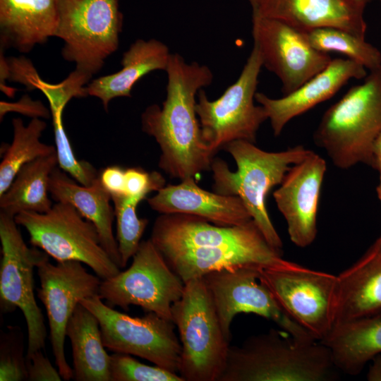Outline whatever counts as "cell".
<instances>
[{
	"label": "cell",
	"mask_w": 381,
	"mask_h": 381,
	"mask_svg": "<svg viewBox=\"0 0 381 381\" xmlns=\"http://www.w3.org/2000/svg\"><path fill=\"white\" fill-rule=\"evenodd\" d=\"M167 95L162 107L148 106L141 116L143 131L158 143L159 167L172 178H195L210 170L214 152L203 141L195 112V95L212 83L213 73L205 65L187 63L171 54L165 71Z\"/></svg>",
	"instance_id": "1"
},
{
	"label": "cell",
	"mask_w": 381,
	"mask_h": 381,
	"mask_svg": "<svg viewBox=\"0 0 381 381\" xmlns=\"http://www.w3.org/2000/svg\"><path fill=\"white\" fill-rule=\"evenodd\" d=\"M337 373L320 341L288 338L272 329L230 346L219 381H328Z\"/></svg>",
	"instance_id": "2"
},
{
	"label": "cell",
	"mask_w": 381,
	"mask_h": 381,
	"mask_svg": "<svg viewBox=\"0 0 381 381\" xmlns=\"http://www.w3.org/2000/svg\"><path fill=\"white\" fill-rule=\"evenodd\" d=\"M224 148L234 159L237 170L232 171L225 161L214 158L210 168L214 192L240 198L269 243L282 253L283 243L268 214L266 198L272 188L280 185L290 167L311 150L297 145L267 152L243 140L232 141Z\"/></svg>",
	"instance_id": "3"
},
{
	"label": "cell",
	"mask_w": 381,
	"mask_h": 381,
	"mask_svg": "<svg viewBox=\"0 0 381 381\" xmlns=\"http://www.w3.org/2000/svg\"><path fill=\"white\" fill-rule=\"evenodd\" d=\"M380 131L381 66L326 110L313 140L339 169L359 163L375 169L373 144Z\"/></svg>",
	"instance_id": "4"
},
{
	"label": "cell",
	"mask_w": 381,
	"mask_h": 381,
	"mask_svg": "<svg viewBox=\"0 0 381 381\" xmlns=\"http://www.w3.org/2000/svg\"><path fill=\"white\" fill-rule=\"evenodd\" d=\"M181 352L179 375L184 381H219L230 346L202 277L184 283L180 299L171 306Z\"/></svg>",
	"instance_id": "5"
},
{
	"label": "cell",
	"mask_w": 381,
	"mask_h": 381,
	"mask_svg": "<svg viewBox=\"0 0 381 381\" xmlns=\"http://www.w3.org/2000/svg\"><path fill=\"white\" fill-rule=\"evenodd\" d=\"M15 220L26 229L32 246L57 262H81L102 279L120 272L102 247L95 226L69 203L56 202L44 213L21 212Z\"/></svg>",
	"instance_id": "6"
},
{
	"label": "cell",
	"mask_w": 381,
	"mask_h": 381,
	"mask_svg": "<svg viewBox=\"0 0 381 381\" xmlns=\"http://www.w3.org/2000/svg\"><path fill=\"white\" fill-rule=\"evenodd\" d=\"M55 37L64 42L61 54L75 69L90 75L119 47L123 15L119 0H56Z\"/></svg>",
	"instance_id": "7"
},
{
	"label": "cell",
	"mask_w": 381,
	"mask_h": 381,
	"mask_svg": "<svg viewBox=\"0 0 381 381\" xmlns=\"http://www.w3.org/2000/svg\"><path fill=\"white\" fill-rule=\"evenodd\" d=\"M262 67L253 46L239 77L219 98L210 100L204 90L198 91L195 112L202 138L214 153L234 140L255 143L259 128L267 120L263 107L254 103Z\"/></svg>",
	"instance_id": "8"
},
{
	"label": "cell",
	"mask_w": 381,
	"mask_h": 381,
	"mask_svg": "<svg viewBox=\"0 0 381 381\" xmlns=\"http://www.w3.org/2000/svg\"><path fill=\"white\" fill-rule=\"evenodd\" d=\"M15 217L0 211V309L8 313L19 308L28 330L26 358L44 350L47 329L41 308L35 296L34 270L49 260L43 250L25 243Z\"/></svg>",
	"instance_id": "9"
},
{
	"label": "cell",
	"mask_w": 381,
	"mask_h": 381,
	"mask_svg": "<svg viewBox=\"0 0 381 381\" xmlns=\"http://www.w3.org/2000/svg\"><path fill=\"white\" fill-rule=\"evenodd\" d=\"M183 289V280L149 238L140 242L127 270L102 279L98 296L111 307L137 306L171 321V306Z\"/></svg>",
	"instance_id": "10"
},
{
	"label": "cell",
	"mask_w": 381,
	"mask_h": 381,
	"mask_svg": "<svg viewBox=\"0 0 381 381\" xmlns=\"http://www.w3.org/2000/svg\"><path fill=\"white\" fill-rule=\"evenodd\" d=\"M80 303L97 318L106 349L140 357L179 374L181 346L171 320L152 312L130 316L104 303L98 294Z\"/></svg>",
	"instance_id": "11"
},
{
	"label": "cell",
	"mask_w": 381,
	"mask_h": 381,
	"mask_svg": "<svg viewBox=\"0 0 381 381\" xmlns=\"http://www.w3.org/2000/svg\"><path fill=\"white\" fill-rule=\"evenodd\" d=\"M259 280L284 313L321 341L334 325L337 277L302 267L260 269Z\"/></svg>",
	"instance_id": "12"
},
{
	"label": "cell",
	"mask_w": 381,
	"mask_h": 381,
	"mask_svg": "<svg viewBox=\"0 0 381 381\" xmlns=\"http://www.w3.org/2000/svg\"><path fill=\"white\" fill-rule=\"evenodd\" d=\"M260 269L263 268L222 270L202 277L226 339L231 341L234 317L245 313L273 321L294 339L317 341L284 313L269 289L259 280Z\"/></svg>",
	"instance_id": "13"
},
{
	"label": "cell",
	"mask_w": 381,
	"mask_h": 381,
	"mask_svg": "<svg viewBox=\"0 0 381 381\" xmlns=\"http://www.w3.org/2000/svg\"><path fill=\"white\" fill-rule=\"evenodd\" d=\"M83 264L68 260L54 265L47 260L36 268L40 282L37 296L46 310L52 353L64 380L73 377V368L65 355L67 324L83 299L98 294L102 282L97 275L88 272Z\"/></svg>",
	"instance_id": "14"
},
{
	"label": "cell",
	"mask_w": 381,
	"mask_h": 381,
	"mask_svg": "<svg viewBox=\"0 0 381 381\" xmlns=\"http://www.w3.org/2000/svg\"><path fill=\"white\" fill-rule=\"evenodd\" d=\"M252 36L262 67L278 77L284 95L296 90L332 60L328 54L315 49L303 32L278 20L252 16Z\"/></svg>",
	"instance_id": "15"
},
{
	"label": "cell",
	"mask_w": 381,
	"mask_h": 381,
	"mask_svg": "<svg viewBox=\"0 0 381 381\" xmlns=\"http://www.w3.org/2000/svg\"><path fill=\"white\" fill-rule=\"evenodd\" d=\"M326 169L325 159L310 151L290 167L273 193L290 240L298 247L306 248L316 238L318 202Z\"/></svg>",
	"instance_id": "16"
},
{
	"label": "cell",
	"mask_w": 381,
	"mask_h": 381,
	"mask_svg": "<svg viewBox=\"0 0 381 381\" xmlns=\"http://www.w3.org/2000/svg\"><path fill=\"white\" fill-rule=\"evenodd\" d=\"M150 239L160 253L198 247L271 246L253 219L223 226L186 214H161Z\"/></svg>",
	"instance_id": "17"
},
{
	"label": "cell",
	"mask_w": 381,
	"mask_h": 381,
	"mask_svg": "<svg viewBox=\"0 0 381 381\" xmlns=\"http://www.w3.org/2000/svg\"><path fill=\"white\" fill-rule=\"evenodd\" d=\"M252 16L280 20L306 32L334 28L365 38L366 4L359 0H248Z\"/></svg>",
	"instance_id": "18"
},
{
	"label": "cell",
	"mask_w": 381,
	"mask_h": 381,
	"mask_svg": "<svg viewBox=\"0 0 381 381\" xmlns=\"http://www.w3.org/2000/svg\"><path fill=\"white\" fill-rule=\"evenodd\" d=\"M367 74V69L354 61L332 59L325 68L291 93L274 99L257 92L255 99L265 109L273 133L278 136L292 119L329 99L349 80L362 79Z\"/></svg>",
	"instance_id": "19"
},
{
	"label": "cell",
	"mask_w": 381,
	"mask_h": 381,
	"mask_svg": "<svg viewBox=\"0 0 381 381\" xmlns=\"http://www.w3.org/2000/svg\"><path fill=\"white\" fill-rule=\"evenodd\" d=\"M147 203L160 214L193 215L218 226H237L252 219L240 198L204 190L195 178L164 186L147 199Z\"/></svg>",
	"instance_id": "20"
},
{
	"label": "cell",
	"mask_w": 381,
	"mask_h": 381,
	"mask_svg": "<svg viewBox=\"0 0 381 381\" xmlns=\"http://www.w3.org/2000/svg\"><path fill=\"white\" fill-rule=\"evenodd\" d=\"M161 254L184 283L214 271L245 267L278 269L295 264L283 259L282 253L271 246L198 247Z\"/></svg>",
	"instance_id": "21"
},
{
	"label": "cell",
	"mask_w": 381,
	"mask_h": 381,
	"mask_svg": "<svg viewBox=\"0 0 381 381\" xmlns=\"http://www.w3.org/2000/svg\"><path fill=\"white\" fill-rule=\"evenodd\" d=\"M337 277L334 326L381 317V235L358 260Z\"/></svg>",
	"instance_id": "22"
},
{
	"label": "cell",
	"mask_w": 381,
	"mask_h": 381,
	"mask_svg": "<svg viewBox=\"0 0 381 381\" xmlns=\"http://www.w3.org/2000/svg\"><path fill=\"white\" fill-rule=\"evenodd\" d=\"M49 193L56 201L72 205L97 228L101 244L114 263L121 268L118 242L113 232L114 208L111 198L98 177L90 186L76 183L59 167H55L49 181Z\"/></svg>",
	"instance_id": "23"
},
{
	"label": "cell",
	"mask_w": 381,
	"mask_h": 381,
	"mask_svg": "<svg viewBox=\"0 0 381 381\" xmlns=\"http://www.w3.org/2000/svg\"><path fill=\"white\" fill-rule=\"evenodd\" d=\"M58 18L56 0H0L1 49L30 52L55 37Z\"/></svg>",
	"instance_id": "24"
},
{
	"label": "cell",
	"mask_w": 381,
	"mask_h": 381,
	"mask_svg": "<svg viewBox=\"0 0 381 381\" xmlns=\"http://www.w3.org/2000/svg\"><path fill=\"white\" fill-rule=\"evenodd\" d=\"M170 56L168 47L161 41L137 40L123 53L121 69L93 80L86 87L87 95L99 98L107 111L114 98L131 97L132 88L143 76L155 71H166Z\"/></svg>",
	"instance_id": "25"
},
{
	"label": "cell",
	"mask_w": 381,
	"mask_h": 381,
	"mask_svg": "<svg viewBox=\"0 0 381 381\" xmlns=\"http://www.w3.org/2000/svg\"><path fill=\"white\" fill-rule=\"evenodd\" d=\"M320 342L329 349L339 372L358 375L368 361L381 353V317L338 324Z\"/></svg>",
	"instance_id": "26"
},
{
	"label": "cell",
	"mask_w": 381,
	"mask_h": 381,
	"mask_svg": "<svg viewBox=\"0 0 381 381\" xmlns=\"http://www.w3.org/2000/svg\"><path fill=\"white\" fill-rule=\"evenodd\" d=\"M75 381H111L110 355L105 350L99 321L79 303L67 324Z\"/></svg>",
	"instance_id": "27"
},
{
	"label": "cell",
	"mask_w": 381,
	"mask_h": 381,
	"mask_svg": "<svg viewBox=\"0 0 381 381\" xmlns=\"http://www.w3.org/2000/svg\"><path fill=\"white\" fill-rule=\"evenodd\" d=\"M57 164L55 152L24 165L0 195V211L14 217L21 212H47L53 205L48 196L49 178Z\"/></svg>",
	"instance_id": "28"
},
{
	"label": "cell",
	"mask_w": 381,
	"mask_h": 381,
	"mask_svg": "<svg viewBox=\"0 0 381 381\" xmlns=\"http://www.w3.org/2000/svg\"><path fill=\"white\" fill-rule=\"evenodd\" d=\"M13 136L0 164V195L10 186L19 170L26 164L56 152V147L40 141L45 121L32 119L25 126L20 118L12 120Z\"/></svg>",
	"instance_id": "29"
},
{
	"label": "cell",
	"mask_w": 381,
	"mask_h": 381,
	"mask_svg": "<svg viewBox=\"0 0 381 381\" xmlns=\"http://www.w3.org/2000/svg\"><path fill=\"white\" fill-rule=\"evenodd\" d=\"M303 33L310 44L320 52L341 54L369 71L381 66V52L365 38L334 28H321Z\"/></svg>",
	"instance_id": "30"
},
{
	"label": "cell",
	"mask_w": 381,
	"mask_h": 381,
	"mask_svg": "<svg viewBox=\"0 0 381 381\" xmlns=\"http://www.w3.org/2000/svg\"><path fill=\"white\" fill-rule=\"evenodd\" d=\"M111 198L116 220V238L121 257V268H123L137 251L148 220L137 215L136 207L141 199L126 195H112Z\"/></svg>",
	"instance_id": "31"
},
{
	"label": "cell",
	"mask_w": 381,
	"mask_h": 381,
	"mask_svg": "<svg viewBox=\"0 0 381 381\" xmlns=\"http://www.w3.org/2000/svg\"><path fill=\"white\" fill-rule=\"evenodd\" d=\"M65 107L64 104L49 105L58 164L61 169L80 184L90 186L98 177L99 174L91 164L75 157L63 125L62 114Z\"/></svg>",
	"instance_id": "32"
},
{
	"label": "cell",
	"mask_w": 381,
	"mask_h": 381,
	"mask_svg": "<svg viewBox=\"0 0 381 381\" xmlns=\"http://www.w3.org/2000/svg\"><path fill=\"white\" fill-rule=\"evenodd\" d=\"M24 335L18 326H8L0 336V380H28Z\"/></svg>",
	"instance_id": "33"
},
{
	"label": "cell",
	"mask_w": 381,
	"mask_h": 381,
	"mask_svg": "<svg viewBox=\"0 0 381 381\" xmlns=\"http://www.w3.org/2000/svg\"><path fill=\"white\" fill-rule=\"evenodd\" d=\"M109 375L111 381H184L177 373L142 363L122 353L110 355Z\"/></svg>",
	"instance_id": "34"
},
{
	"label": "cell",
	"mask_w": 381,
	"mask_h": 381,
	"mask_svg": "<svg viewBox=\"0 0 381 381\" xmlns=\"http://www.w3.org/2000/svg\"><path fill=\"white\" fill-rule=\"evenodd\" d=\"M165 182L158 171L147 172L139 167L125 169V194L131 198L143 200L150 193L163 188Z\"/></svg>",
	"instance_id": "35"
},
{
	"label": "cell",
	"mask_w": 381,
	"mask_h": 381,
	"mask_svg": "<svg viewBox=\"0 0 381 381\" xmlns=\"http://www.w3.org/2000/svg\"><path fill=\"white\" fill-rule=\"evenodd\" d=\"M43 350H37L27 357L28 380L61 381V376L44 355Z\"/></svg>",
	"instance_id": "36"
},
{
	"label": "cell",
	"mask_w": 381,
	"mask_h": 381,
	"mask_svg": "<svg viewBox=\"0 0 381 381\" xmlns=\"http://www.w3.org/2000/svg\"><path fill=\"white\" fill-rule=\"evenodd\" d=\"M18 112L29 117L35 118H49L51 111L40 102L34 101L28 95L23 96L16 102H7L1 101L0 102V118L1 120L8 112Z\"/></svg>",
	"instance_id": "37"
},
{
	"label": "cell",
	"mask_w": 381,
	"mask_h": 381,
	"mask_svg": "<svg viewBox=\"0 0 381 381\" xmlns=\"http://www.w3.org/2000/svg\"><path fill=\"white\" fill-rule=\"evenodd\" d=\"M104 188L111 196L125 194V169L119 166H109L99 174Z\"/></svg>",
	"instance_id": "38"
},
{
	"label": "cell",
	"mask_w": 381,
	"mask_h": 381,
	"mask_svg": "<svg viewBox=\"0 0 381 381\" xmlns=\"http://www.w3.org/2000/svg\"><path fill=\"white\" fill-rule=\"evenodd\" d=\"M373 363L370 368L367 379L370 381H381V356H376L373 358Z\"/></svg>",
	"instance_id": "39"
},
{
	"label": "cell",
	"mask_w": 381,
	"mask_h": 381,
	"mask_svg": "<svg viewBox=\"0 0 381 381\" xmlns=\"http://www.w3.org/2000/svg\"><path fill=\"white\" fill-rule=\"evenodd\" d=\"M373 156L375 160V163L377 165V162L379 160H381V131L377 135V138L375 140L374 144H373ZM376 169V167H375Z\"/></svg>",
	"instance_id": "40"
},
{
	"label": "cell",
	"mask_w": 381,
	"mask_h": 381,
	"mask_svg": "<svg viewBox=\"0 0 381 381\" xmlns=\"http://www.w3.org/2000/svg\"><path fill=\"white\" fill-rule=\"evenodd\" d=\"M375 169L379 171L380 174V183L377 187V193L381 203V160L377 161Z\"/></svg>",
	"instance_id": "41"
},
{
	"label": "cell",
	"mask_w": 381,
	"mask_h": 381,
	"mask_svg": "<svg viewBox=\"0 0 381 381\" xmlns=\"http://www.w3.org/2000/svg\"><path fill=\"white\" fill-rule=\"evenodd\" d=\"M359 1L363 2L364 4L367 5L368 4L370 3L373 0H359Z\"/></svg>",
	"instance_id": "42"
},
{
	"label": "cell",
	"mask_w": 381,
	"mask_h": 381,
	"mask_svg": "<svg viewBox=\"0 0 381 381\" xmlns=\"http://www.w3.org/2000/svg\"><path fill=\"white\" fill-rule=\"evenodd\" d=\"M381 3V0H378Z\"/></svg>",
	"instance_id": "43"
}]
</instances>
